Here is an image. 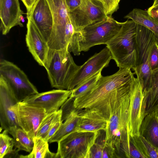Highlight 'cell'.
Listing matches in <instances>:
<instances>
[{
    "label": "cell",
    "instance_id": "cell-1",
    "mask_svg": "<svg viewBox=\"0 0 158 158\" xmlns=\"http://www.w3.org/2000/svg\"><path fill=\"white\" fill-rule=\"evenodd\" d=\"M134 83L115 91L109 98L105 143L129 158L130 138L129 127L130 95Z\"/></svg>",
    "mask_w": 158,
    "mask_h": 158
},
{
    "label": "cell",
    "instance_id": "cell-2",
    "mask_svg": "<svg viewBox=\"0 0 158 158\" xmlns=\"http://www.w3.org/2000/svg\"><path fill=\"white\" fill-rule=\"evenodd\" d=\"M134 74L130 69L119 68L112 75L102 76L93 88L73 99V107L78 110L97 107L116 90L133 80Z\"/></svg>",
    "mask_w": 158,
    "mask_h": 158
},
{
    "label": "cell",
    "instance_id": "cell-3",
    "mask_svg": "<svg viewBox=\"0 0 158 158\" xmlns=\"http://www.w3.org/2000/svg\"><path fill=\"white\" fill-rule=\"evenodd\" d=\"M136 23L132 20L123 22L117 34L106 44L112 59L119 68L134 70L136 49Z\"/></svg>",
    "mask_w": 158,
    "mask_h": 158
},
{
    "label": "cell",
    "instance_id": "cell-4",
    "mask_svg": "<svg viewBox=\"0 0 158 158\" xmlns=\"http://www.w3.org/2000/svg\"><path fill=\"white\" fill-rule=\"evenodd\" d=\"M80 66L75 64L68 50L49 48L44 67L52 87L69 90L72 79Z\"/></svg>",
    "mask_w": 158,
    "mask_h": 158
},
{
    "label": "cell",
    "instance_id": "cell-5",
    "mask_svg": "<svg viewBox=\"0 0 158 158\" xmlns=\"http://www.w3.org/2000/svg\"><path fill=\"white\" fill-rule=\"evenodd\" d=\"M53 19V25L47 42L49 48L56 50H67L74 33V27L64 0H47Z\"/></svg>",
    "mask_w": 158,
    "mask_h": 158
},
{
    "label": "cell",
    "instance_id": "cell-6",
    "mask_svg": "<svg viewBox=\"0 0 158 158\" xmlns=\"http://www.w3.org/2000/svg\"><path fill=\"white\" fill-rule=\"evenodd\" d=\"M136 49L134 74L139 80L143 91L149 88L152 73L150 64V53L153 45L156 42L153 32L145 27L136 23Z\"/></svg>",
    "mask_w": 158,
    "mask_h": 158
},
{
    "label": "cell",
    "instance_id": "cell-7",
    "mask_svg": "<svg viewBox=\"0 0 158 158\" xmlns=\"http://www.w3.org/2000/svg\"><path fill=\"white\" fill-rule=\"evenodd\" d=\"M122 24L108 15L85 27L78 32L79 52L87 51L96 45L106 44L118 32Z\"/></svg>",
    "mask_w": 158,
    "mask_h": 158
},
{
    "label": "cell",
    "instance_id": "cell-8",
    "mask_svg": "<svg viewBox=\"0 0 158 158\" xmlns=\"http://www.w3.org/2000/svg\"><path fill=\"white\" fill-rule=\"evenodd\" d=\"M99 135L100 131L69 134L57 143L55 158H89L90 148Z\"/></svg>",
    "mask_w": 158,
    "mask_h": 158
},
{
    "label": "cell",
    "instance_id": "cell-9",
    "mask_svg": "<svg viewBox=\"0 0 158 158\" xmlns=\"http://www.w3.org/2000/svg\"><path fill=\"white\" fill-rule=\"evenodd\" d=\"M0 77L5 81L19 102L39 93L25 73L11 62L1 60Z\"/></svg>",
    "mask_w": 158,
    "mask_h": 158
},
{
    "label": "cell",
    "instance_id": "cell-10",
    "mask_svg": "<svg viewBox=\"0 0 158 158\" xmlns=\"http://www.w3.org/2000/svg\"><path fill=\"white\" fill-rule=\"evenodd\" d=\"M17 101L4 79L0 77V123L2 130L9 134L20 128L17 118Z\"/></svg>",
    "mask_w": 158,
    "mask_h": 158
},
{
    "label": "cell",
    "instance_id": "cell-11",
    "mask_svg": "<svg viewBox=\"0 0 158 158\" xmlns=\"http://www.w3.org/2000/svg\"><path fill=\"white\" fill-rule=\"evenodd\" d=\"M94 1L81 0L78 7L69 12L75 32H80L86 26L101 20L108 16L102 6L96 4Z\"/></svg>",
    "mask_w": 158,
    "mask_h": 158
},
{
    "label": "cell",
    "instance_id": "cell-12",
    "mask_svg": "<svg viewBox=\"0 0 158 158\" xmlns=\"http://www.w3.org/2000/svg\"><path fill=\"white\" fill-rule=\"evenodd\" d=\"M112 59L110 51L106 46L98 53L94 54L77 70L71 82L69 90H72L107 67Z\"/></svg>",
    "mask_w": 158,
    "mask_h": 158
},
{
    "label": "cell",
    "instance_id": "cell-13",
    "mask_svg": "<svg viewBox=\"0 0 158 158\" xmlns=\"http://www.w3.org/2000/svg\"><path fill=\"white\" fill-rule=\"evenodd\" d=\"M142 87L139 79L135 78L130 95L128 127L131 136H139L142 121L145 117Z\"/></svg>",
    "mask_w": 158,
    "mask_h": 158
},
{
    "label": "cell",
    "instance_id": "cell-14",
    "mask_svg": "<svg viewBox=\"0 0 158 158\" xmlns=\"http://www.w3.org/2000/svg\"><path fill=\"white\" fill-rule=\"evenodd\" d=\"M71 90L53 89L38 93L21 102L44 109L46 114L56 112L70 97Z\"/></svg>",
    "mask_w": 158,
    "mask_h": 158
},
{
    "label": "cell",
    "instance_id": "cell-15",
    "mask_svg": "<svg viewBox=\"0 0 158 158\" xmlns=\"http://www.w3.org/2000/svg\"><path fill=\"white\" fill-rule=\"evenodd\" d=\"M43 109L18 103L17 116L19 127L33 138L36 137L39 126L46 115Z\"/></svg>",
    "mask_w": 158,
    "mask_h": 158
},
{
    "label": "cell",
    "instance_id": "cell-16",
    "mask_svg": "<svg viewBox=\"0 0 158 158\" xmlns=\"http://www.w3.org/2000/svg\"><path fill=\"white\" fill-rule=\"evenodd\" d=\"M27 19L32 22L47 43L52 31L53 19L47 0H37Z\"/></svg>",
    "mask_w": 158,
    "mask_h": 158
},
{
    "label": "cell",
    "instance_id": "cell-17",
    "mask_svg": "<svg viewBox=\"0 0 158 158\" xmlns=\"http://www.w3.org/2000/svg\"><path fill=\"white\" fill-rule=\"evenodd\" d=\"M27 19L25 38L27 46L35 60L44 67L49 48L32 21Z\"/></svg>",
    "mask_w": 158,
    "mask_h": 158
},
{
    "label": "cell",
    "instance_id": "cell-18",
    "mask_svg": "<svg viewBox=\"0 0 158 158\" xmlns=\"http://www.w3.org/2000/svg\"><path fill=\"white\" fill-rule=\"evenodd\" d=\"M24 14L19 0H0V28L2 34L6 35L15 26L23 27L20 18Z\"/></svg>",
    "mask_w": 158,
    "mask_h": 158
},
{
    "label": "cell",
    "instance_id": "cell-19",
    "mask_svg": "<svg viewBox=\"0 0 158 158\" xmlns=\"http://www.w3.org/2000/svg\"><path fill=\"white\" fill-rule=\"evenodd\" d=\"M79 112V120L76 131L95 132L106 129L107 120L98 110L85 109Z\"/></svg>",
    "mask_w": 158,
    "mask_h": 158
},
{
    "label": "cell",
    "instance_id": "cell-20",
    "mask_svg": "<svg viewBox=\"0 0 158 158\" xmlns=\"http://www.w3.org/2000/svg\"><path fill=\"white\" fill-rule=\"evenodd\" d=\"M139 132L140 135L158 149V111L145 116Z\"/></svg>",
    "mask_w": 158,
    "mask_h": 158
},
{
    "label": "cell",
    "instance_id": "cell-21",
    "mask_svg": "<svg viewBox=\"0 0 158 158\" xmlns=\"http://www.w3.org/2000/svg\"><path fill=\"white\" fill-rule=\"evenodd\" d=\"M149 88L143 91L145 116L158 111V70L152 73Z\"/></svg>",
    "mask_w": 158,
    "mask_h": 158
},
{
    "label": "cell",
    "instance_id": "cell-22",
    "mask_svg": "<svg viewBox=\"0 0 158 158\" xmlns=\"http://www.w3.org/2000/svg\"><path fill=\"white\" fill-rule=\"evenodd\" d=\"M79 110L75 109L71 110L64 123L50 139L48 142H58L69 134L76 131L79 120Z\"/></svg>",
    "mask_w": 158,
    "mask_h": 158
},
{
    "label": "cell",
    "instance_id": "cell-23",
    "mask_svg": "<svg viewBox=\"0 0 158 158\" xmlns=\"http://www.w3.org/2000/svg\"><path fill=\"white\" fill-rule=\"evenodd\" d=\"M124 18L131 19L136 23L143 26L151 31L154 34L158 45V25L149 15L147 10L134 8Z\"/></svg>",
    "mask_w": 158,
    "mask_h": 158
},
{
    "label": "cell",
    "instance_id": "cell-24",
    "mask_svg": "<svg viewBox=\"0 0 158 158\" xmlns=\"http://www.w3.org/2000/svg\"><path fill=\"white\" fill-rule=\"evenodd\" d=\"M34 146L30 153L26 156L20 155L21 158H55L56 153L51 152L48 142L44 139L37 137L33 138Z\"/></svg>",
    "mask_w": 158,
    "mask_h": 158
},
{
    "label": "cell",
    "instance_id": "cell-25",
    "mask_svg": "<svg viewBox=\"0 0 158 158\" xmlns=\"http://www.w3.org/2000/svg\"><path fill=\"white\" fill-rule=\"evenodd\" d=\"M13 137L14 145L19 151H24L30 152L33 149V138L30 137L20 127L12 131L10 133Z\"/></svg>",
    "mask_w": 158,
    "mask_h": 158
},
{
    "label": "cell",
    "instance_id": "cell-26",
    "mask_svg": "<svg viewBox=\"0 0 158 158\" xmlns=\"http://www.w3.org/2000/svg\"><path fill=\"white\" fill-rule=\"evenodd\" d=\"M102 70L98 72L79 85L71 90L70 98L75 99L85 94L93 88L97 83L102 76Z\"/></svg>",
    "mask_w": 158,
    "mask_h": 158
},
{
    "label": "cell",
    "instance_id": "cell-27",
    "mask_svg": "<svg viewBox=\"0 0 158 158\" xmlns=\"http://www.w3.org/2000/svg\"><path fill=\"white\" fill-rule=\"evenodd\" d=\"M148 158L139 136H131L129 158Z\"/></svg>",
    "mask_w": 158,
    "mask_h": 158
},
{
    "label": "cell",
    "instance_id": "cell-28",
    "mask_svg": "<svg viewBox=\"0 0 158 158\" xmlns=\"http://www.w3.org/2000/svg\"><path fill=\"white\" fill-rule=\"evenodd\" d=\"M57 111L46 114L39 127L36 137L45 139L54 123Z\"/></svg>",
    "mask_w": 158,
    "mask_h": 158
},
{
    "label": "cell",
    "instance_id": "cell-29",
    "mask_svg": "<svg viewBox=\"0 0 158 158\" xmlns=\"http://www.w3.org/2000/svg\"><path fill=\"white\" fill-rule=\"evenodd\" d=\"M8 133L4 130L0 135V158H4L13 150L14 140L8 135Z\"/></svg>",
    "mask_w": 158,
    "mask_h": 158
},
{
    "label": "cell",
    "instance_id": "cell-30",
    "mask_svg": "<svg viewBox=\"0 0 158 158\" xmlns=\"http://www.w3.org/2000/svg\"><path fill=\"white\" fill-rule=\"evenodd\" d=\"M105 144V138L102 140H96L90 148L89 158H102V153Z\"/></svg>",
    "mask_w": 158,
    "mask_h": 158
},
{
    "label": "cell",
    "instance_id": "cell-31",
    "mask_svg": "<svg viewBox=\"0 0 158 158\" xmlns=\"http://www.w3.org/2000/svg\"><path fill=\"white\" fill-rule=\"evenodd\" d=\"M120 0H102L101 4L106 14L107 15L111 16L112 15L118 10Z\"/></svg>",
    "mask_w": 158,
    "mask_h": 158
},
{
    "label": "cell",
    "instance_id": "cell-32",
    "mask_svg": "<svg viewBox=\"0 0 158 158\" xmlns=\"http://www.w3.org/2000/svg\"><path fill=\"white\" fill-rule=\"evenodd\" d=\"M139 137L148 158H158V149L140 135Z\"/></svg>",
    "mask_w": 158,
    "mask_h": 158
},
{
    "label": "cell",
    "instance_id": "cell-33",
    "mask_svg": "<svg viewBox=\"0 0 158 158\" xmlns=\"http://www.w3.org/2000/svg\"><path fill=\"white\" fill-rule=\"evenodd\" d=\"M150 64L152 73L158 70V45L156 42L153 45L151 51Z\"/></svg>",
    "mask_w": 158,
    "mask_h": 158
},
{
    "label": "cell",
    "instance_id": "cell-34",
    "mask_svg": "<svg viewBox=\"0 0 158 158\" xmlns=\"http://www.w3.org/2000/svg\"><path fill=\"white\" fill-rule=\"evenodd\" d=\"M62 111L60 109L57 111L55 120L50 129L45 140L48 142L50 139L59 129L62 123Z\"/></svg>",
    "mask_w": 158,
    "mask_h": 158
},
{
    "label": "cell",
    "instance_id": "cell-35",
    "mask_svg": "<svg viewBox=\"0 0 158 158\" xmlns=\"http://www.w3.org/2000/svg\"><path fill=\"white\" fill-rule=\"evenodd\" d=\"M115 149L110 146L105 144L102 155V158H112L117 156Z\"/></svg>",
    "mask_w": 158,
    "mask_h": 158
},
{
    "label": "cell",
    "instance_id": "cell-36",
    "mask_svg": "<svg viewBox=\"0 0 158 158\" xmlns=\"http://www.w3.org/2000/svg\"><path fill=\"white\" fill-rule=\"evenodd\" d=\"M67 8L69 12L72 11L80 5L81 0H64Z\"/></svg>",
    "mask_w": 158,
    "mask_h": 158
},
{
    "label": "cell",
    "instance_id": "cell-37",
    "mask_svg": "<svg viewBox=\"0 0 158 158\" xmlns=\"http://www.w3.org/2000/svg\"><path fill=\"white\" fill-rule=\"evenodd\" d=\"M147 11L149 15L158 25V4L152 5Z\"/></svg>",
    "mask_w": 158,
    "mask_h": 158
},
{
    "label": "cell",
    "instance_id": "cell-38",
    "mask_svg": "<svg viewBox=\"0 0 158 158\" xmlns=\"http://www.w3.org/2000/svg\"><path fill=\"white\" fill-rule=\"evenodd\" d=\"M27 9V15L29 14L37 0H21Z\"/></svg>",
    "mask_w": 158,
    "mask_h": 158
},
{
    "label": "cell",
    "instance_id": "cell-39",
    "mask_svg": "<svg viewBox=\"0 0 158 158\" xmlns=\"http://www.w3.org/2000/svg\"><path fill=\"white\" fill-rule=\"evenodd\" d=\"M20 19L21 22H24L25 21L23 15L21 16Z\"/></svg>",
    "mask_w": 158,
    "mask_h": 158
},
{
    "label": "cell",
    "instance_id": "cell-40",
    "mask_svg": "<svg viewBox=\"0 0 158 158\" xmlns=\"http://www.w3.org/2000/svg\"><path fill=\"white\" fill-rule=\"evenodd\" d=\"M158 4V0H154L152 6L156 5Z\"/></svg>",
    "mask_w": 158,
    "mask_h": 158
},
{
    "label": "cell",
    "instance_id": "cell-41",
    "mask_svg": "<svg viewBox=\"0 0 158 158\" xmlns=\"http://www.w3.org/2000/svg\"><path fill=\"white\" fill-rule=\"evenodd\" d=\"M94 1H97V2H100L101 4V2H102V0H93Z\"/></svg>",
    "mask_w": 158,
    "mask_h": 158
}]
</instances>
